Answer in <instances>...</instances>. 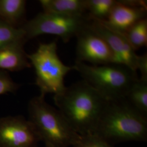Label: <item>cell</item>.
I'll return each mask as SVG.
<instances>
[{
    "label": "cell",
    "mask_w": 147,
    "mask_h": 147,
    "mask_svg": "<svg viewBox=\"0 0 147 147\" xmlns=\"http://www.w3.org/2000/svg\"><path fill=\"white\" fill-rule=\"evenodd\" d=\"M53 100L70 126L80 135L93 132L107 102L84 80L55 95Z\"/></svg>",
    "instance_id": "6da1fadb"
},
{
    "label": "cell",
    "mask_w": 147,
    "mask_h": 147,
    "mask_svg": "<svg viewBox=\"0 0 147 147\" xmlns=\"http://www.w3.org/2000/svg\"><path fill=\"white\" fill-rule=\"evenodd\" d=\"M92 134L113 145L129 141H146L147 118L125 98L107 101Z\"/></svg>",
    "instance_id": "7a4b0ae2"
},
{
    "label": "cell",
    "mask_w": 147,
    "mask_h": 147,
    "mask_svg": "<svg viewBox=\"0 0 147 147\" xmlns=\"http://www.w3.org/2000/svg\"><path fill=\"white\" fill-rule=\"evenodd\" d=\"M28 111V121L45 147H72L79 138L80 135L58 109L47 103L44 96L39 95L31 99Z\"/></svg>",
    "instance_id": "3957f363"
},
{
    "label": "cell",
    "mask_w": 147,
    "mask_h": 147,
    "mask_svg": "<svg viewBox=\"0 0 147 147\" xmlns=\"http://www.w3.org/2000/svg\"><path fill=\"white\" fill-rule=\"evenodd\" d=\"M83 80L107 101L124 98L138 78L137 72L117 64L93 65L75 62L73 65Z\"/></svg>",
    "instance_id": "277c9868"
},
{
    "label": "cell",
    "mask_w": 147,
    "mask_h": 147,
    "mask_svg": "<svg viewBox=\"0 0 147 147\" xmlns=\"http://www.w3.org/2000/svg\"><path fill=\"white\" fill-rule=\"evenodd\" d=\"M27 58L35 70L36 84L40 94H58L66 88L64 78L73 66L65 65L58 56L56 41L40 43L34 53L27 54Z\"/></svg>",
    "instance_id": "5b68a950"
},
{
    "label": "cell",
    "mask_w": 147,
    "mask_h": 147,
    "mask_svg": "<svg viewBox=\"0 0 147 147\" xmlns=\"http://www.w3.org/2000/svg\"><path fill=\"white\" fill-rule=\"evenodd\" d=\"M90 18L87 14L82 16H68L41 12L21 27L25 33L27 41L43 34L60 37L63 42H69L86 26Z\"/></svg>",
    "instance_id": "8992f818"
},
{
    "label": "cell",
    "mask_w": 147,
    "mask_h": 147,
    "mask_svg": "<svg viewBox=\"0 0 147 147\" xmlns=\"http://www.w3.org/2000/svg\"><path fill=\"white\" fill-rule=\"evenodd\" d=\"M76 37L75 62H87L93 65L116 64L115 56L109 46L103 38L89 27V23Z\"/></svg>",
    "instance_id": "52a82bcc"
},
{
    "label": "cell",
    "mask_w": 147,
    "mask_h": 147,
    "mask_svg": "<svg viewBox=\"0 0 147 147\" xmlns=\"http://www.w3.org/2000/svg\"><path fill=\"white\" fill-rule=\"evenodd\" d=\"M39 141L31 123L24 117L0 118V147H38Z\"/></svg>",
    "instance_id": "ba28073f"
},
{
    "label": "cell",
    "mask_w": 147,
    "mask_h": 147,
    "mask_svg": "<svg viewBox=\"0 0 147 147\" xmlns=\"http://www.w3.org/2000/svg\"><path fill=\"white\" fill-rule=\"evenodd\" d=\"M89 27L104 39L113 53L115 63L137 72L138 56L123 33L107 26L102 21L90 19Z\"/></svg>",
    "instance_id": "9c48e42d"
},
{
    "label": "cell",
    "mask_w": 147,
    "mask_h": 147,
    "mask_svg": "<svg viewBox=\"0 0 147 147\" xmlns=\"http://www.w3.org/2000/svg\"><path fill=\"white\" fill-rule=\"evenodd\" d=\"M147 6L146 1H118L107 19L102 22L111 29L124 33L137 22L146 18Z\"/></svg>",
    "instance_id": "30bf717a"
},
{
    "label": "cell",
    "mask_w": 147,
    "mask_h": 147,
    "mask_svg": "<svg viewBox=\"0 0 147 147\" xmlns=\"http://www.w3.org/2000/svg\"><path fill=\"white\" fill-rule=\"evenodd\" d=\"M25 43L17 42L0 49V70L19 71L32 67L24 50Z\"/></svg>",
    "instance_id": "8fae6325"
},
{
    "label": "cell",
    "mask_w": 147,
    "mask_h": 147,
    "mask_svg": "<svg viewBox=\"0 0 147 147\" xmlns=\"http://www.w3.org/2000/svg\"><path fill=\"white\" fill-rule=\"evenodd\" d=\"M43 11L68 16L87 14L86 0H40Z\"/></svg>",
    "instance_id": "7c38bea8"
},
{
    "label": "cell",
    "mask_w": 147,
    "mask_h": 147,
    "mask_svg": "<svg viewBox=\"0 0 147 147\" xmlns=\"http://www.w3.org/2000/svg\"><path fill=\"white\" fill-rule=\"evenodd\" d=\"M25 0H0V18L2 21L16 27L26 11Z\"/></svg>",
    "instance_id": "4fadbf2b"
},
{
    "label": "cell",
    "mask_w": 147,
    "mask_h": 147,
    "mask_svg": "<svg viewBox=\"0 0 147 147\" xmlns=\"http://www.w3.org/2000/svg\"><path fill=\"white\" fill-rule=\"evenodd\" d=\"M131 105L144 116H147V81L137 79L125 97Z\"/></svg>",
    "instance_id": "5bb4252c"
},
{
    "label": "cell",
    "mask_w": 147,
    "mask_h": 147,
    "mask_svg": "<svg viewBox=\"0 0 147 147\" xmlns=\"http://www.w3.org/2000/svg\"><path fill=\"white\" fill-rule=\"evenodd\" d=\"M117 3L116 0H86L87 13L92 19L104 21Z\"/></svg>",
    "instance_id": "9a60e30c"
},
{
    "label": "cell",
    "mask_w": 147,
    "mask_h": 147,
    "mask_svg": "<svg viewBox=\"0 0 147 147\" xmlns=\"http://www.w3.org/2000/svg\"><path fill=\"white\" fill-rule=\"evenodd\" d=\"M123 34L135 51L142 47H147V19L137 22Z\"/></svg>",
    "instance_id": "2e32d148"
},
{
    "label": "cell",
    "mask_w": 147,
    "mask_h": 147,
    "mask_svg": "<svg viewBox=\"0 0 147 147\" xmlns=\"http://www.w3.org/2000/svg\"><path fill=\"white\" fill-rule=\"evenodd\" d=\"M27 42L25 33L20 27L0 20V49L17 42Z\"/></svg>",
    "instance_id": "e0dca14e"
},
{
    "label": "cell",
    "mask_w": 147,
    "mask_h": 147,
    "mask_svg": "<svg viewBox=\"0 0 147 147\" xmlns=\"http://www.w3.org/2000/svg\"><path fill=\"white\" fill-rule=\"evenodd\" d=\"M72 147H115L113 145L92 134L80 135Z\"/></svg>",
    "instance_id": "ac0fdd59"
},
{
    "label": "cell",
    "mask_w": 147,
    "mask_h": 147,
    "mask_svg": "<svg viewBox=\"0 0 147 147\" xmlns=\"http://www.w3.org/2000/svg\"><path fill=\"white\" fill-rule=\"evenodd\" d=\"M20 85L11 79L4 70H0V95L9 93H15Z\"/></svg>",
    "instance_id": "d6986e66"
},
{
    "label": "cell",
    "mask_w": 147,
    "mask_h": 147,
    "mask_svg": "<svg viewBox=\"0 0 147 147\" xmlns=\"http://www.w3.org/2000/svg\"><path fill=\"white\" fill-rule=\"evenodd\" d=\"M140 70L141 73V80L147 81V55L144 53L143 55L138 56L137 62V71Z\"/></svg>",
    "instance_id": "ffe728a7"
}]
</instances>
